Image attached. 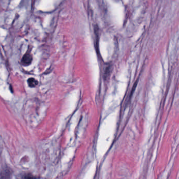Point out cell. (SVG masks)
I'll use <instances>...</instances> for the list:
<instances>
[{
    "mask_svg": "<svg viewBox=\"0 0 179 179\" xmlns=\"http://www.w3.org/2000/svg\"><path fill=\"white\" fill-rule=\"evenodd\" d=\"M32 60H33L32 55L29 53H26L24 55L23 57L22 58L21 63L23 65L27 66L31 63Z\"/></svg>",
    "mask_w": 179,
    "mask_h": 179,
    "instance_id": "1",
    "label": "cell"
},
{
    "mask_svg": "<svg viewBox=\"0 0 179 179\" xmlns=\"http://www.w3.org/2000/svg\"><path fill=\"white\" fill-rule=\"evenodd\" d=\"M11 176V171L9 168H6L0 173V179H10Z\"/></svg>",
    "mask_w": 179,
    "mask_h": 179,
    "instance_id": "2",
    "label": "cell"
},
{
    "mask_svg": "<svg viewBox=\"0 0 179 179\" xmlns=\"http://www.w3.org/2000/svg\"><path fill=\"white\" fill-rule=\"evenodd\" d=\"M27 83L29 87L30 88H34L38 85V82L34 78H30L28 79Z\"/></svg>",
    "mask_w": 179,
    "mask_h": 179,
    "instance_id": "3",
    "label": "cell"
},
{
    "mask_svg": "<svg viewBox=\"0 0 179 179\" xmlns=\"http://www.w3.org/2000/svg\"><path fill=\"white\" fill-rule=\"evenodd\" d=\"M20 179H35V177L30 173H24L20 175Z\"/></svg>",
    "mask_w": 179,
    "mask_h": 179,
    "instance_id": "4",
    "label": "cell"
}]
</instances>
